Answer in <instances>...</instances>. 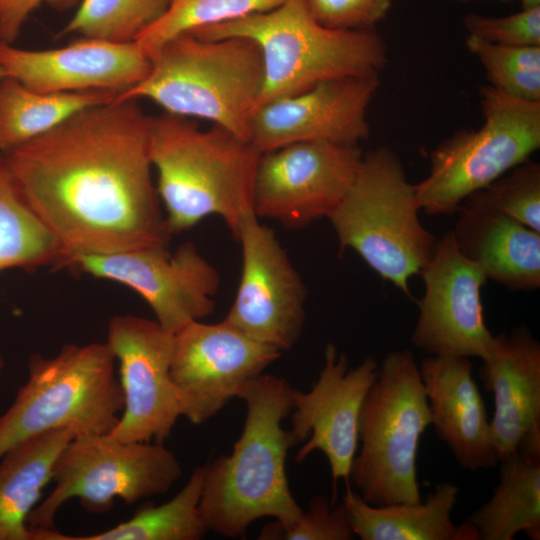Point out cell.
I'll list each match as a JSON object with an SVG mask.
<instances>
[{
  "label": "cell",
  "mask_w": 540,
  "mask_h": 540,
  "mask_svg": "<svg viewBox=\"0 0 540 540\" xmlns=\"http://www.w3.org/2000/svg\"><path fill=\"white\" fill-rule=\"evenodd\" d=\"M147 115L136 100L85 108L1 154L64 259L168 246L172 236L149 157Z\"/></svg>",
  "instance_id": "6da1fadb"
},
{
  "label": "cell",
  "mask_w": 540,
  "mask_h": 540,
  "mask_svg": "<svg viewBox=\"0 0 540 540\" xmlns=\"http://www.w3.org/2000/svg\"><path fill=\"white\" fill-rule=\"evenodd\" d=\"M293 389L283 377L263 373L238 389L246 407L241 435L230 455L204 464L199 510L208 531L234 538L263 517L289 527L301 516L286 474L295 444L282 427L292 412Z\"/></svg>",
  "instance_id": "7a4b0ae2"
},
{
  "label": "cell",
  "mask_w": 540,
  "mask_h": 540,
  "mask_svg": "<svg viewBox=\"0 0 540 540\" xmlns=\"http://www.w3.org/2000/svg\"><path fill=\"white\" fill-rule=\"evenodd\" d=\"M261 152L248 140L213 124L202 129L187 117L150 116L149 157L171 234L215 215L237 238L253 196Z\"/></svg>",
  "instance_id": "3957f363"
},
{
  "label": "cell",
  "mask_w": 540,
  "mask_h": 540,
  "mask_svg": "<svg viewBox=\"0 0 540 540\" xmlns=\"http://www.w3.org/2000/svg\"><path fill=\"white\" fill-rule=\"evenodd\" d=\"M149 57L147 76L117 100L148 99L167 113L209 120L250 141V119L264 82L262 54L253 40L183 33Z\"/></svg>",
  "instance_id": "277c9868"
},
{
  "label": "cell",
  "mask_w": 540,
  "mask_h": 540,
  "mask_svg": "<svg viewBox=\"0 0 540 540\" xmlns=\"http://www.w3.org/2000/svg\"><path fill=\"white\" fill-rule=\"evenodd\" d=\"M207 39L242 37L260 48L264 82L256 107L326 80L379 74L386 46L375 29H332L318 23L304 0L186 32Z\"/></svg>",
  "instance_id": "5b68a950"
},
{
  "label": "cell",
  "mask_w": 540,
  "mask_h": 540,
  "mask_svg": "<svg viewBox=\"0 0 540 540\" xmlns=\"http://www.w3.org/2000/svg\"><path fill=\"white\" fill-rule=\"evenodd\" d=\"M414 184L387 147L363 154L357 175L328 219L340 253L355 251L383 280L412 299L409 281L431 257L437 237L419 219Z\"/></svg>",
  "instance_id": "8992f818"
},
{
  "label": "cell",
  "mask_w": 540,
  "mask_h": 540,
  "mask_svg": "<svg viewBox=\"0 0 540 540\" xmlns=\"http://www.w3.org/2000/svg\"><path fill=\"white\" fill-rule=\"evenodd\" d=\"M115 362L106 342L66 344L53 357L31 355L26 382L0 416V458L55 429H70L75 437L110 433L123 410Z\"/></svg>",
  "instance_id": "52a82bcc"
},
{
  "label": "cell",
  "mask_w": 540,
  "mask_h": 540,
  "mask_svg": "<svg viewBox=\"0 0 540 540\" xmlns=\"http://www.w3.org/2000/svg\"><path fill=\"white\" fill-rule=\"evenodd\" d=\"M431 425L419 365L410 350L383 358L359 415L358 443L349 481L369 504L418 503L417 452Z\"/></svg>",
  "instance_id": "ba28073f"
},
{
  "label": "cell",
  "mask_w": 540,
  "mask_h": 540,
  "mask_svg": "<svg viewBox=\"0 0 540 540\" xmlns=\"http://www.w3.org/2000/svg\"><path fill=\"white\" fill-rule=\"evenodd\" d=\"M483 124L459 130L430 153L427 176L414 184L420 210L451 215L474 192L530 160L540 148V102L479 90Z\"/></svg>",
  "instance_id": "9c48e42d"
},
{
  "label": "cell",
  "mask_w": 540,
  "mask_h": 540,
  "mask_svg": "<svg viewBox=\"0 0 540 540\" xmlns=\"http://www.w3.org/2000/svg\"><path fill=\"white\" fill-rule=\"evenodd\" d=\"M176 455L162 442H126L109 433L75 437L54 467L51 493L31 511L33 532L54 530L59 509L73 498L89 513H105L114 499L127 505L165 494L181 478Z\"/></svg>",
  "instance_id": "30bf717a"
},
{
  "label": "cell",
  "mask_w": 540,
  "mask_h": 540,
  "mask_svg": "<svg viewBox=\"0 0 540 540\" xmlns=\"http://www.w3.org/2000/svg\"><path fill=\"white\" fill-rule=\"evenodd\" d=\"M65 266L133 289L150 306L155 320L173 334L215 311L221 282L217 269L191 242L179 245L173 253L163 245L79 255Z\"/></svg>",
  "instance_id": "8fae6325"
},
{
  "label": "cell",
  "mask_w": 540,
  "mask_h": 540,
  "mask_svg": "<svg viewBox=\"0 0 540 540\" xmlns=\"http://www.w3.org/2000/svg\"><path fill=\"white\" fill-rule=\"evenodd\" d=\"M363 157L358 145L300 142L261 153L253 210L302 227L328 218L350 189Z\"/></svg>",
  "instance_id": "7c38bea8"
},
{
  "label": "cell",
  "mask_w": 540,
  "mask_h": 540,
  "mask_svg": "<svg viewBox=\"0 0 540 540\" xmlns=\"http://www.w3.org/2000/svg\"><path fill=\"white\" fill-rule=\"evenodd\" d=\"M280 356L224 319L185 325L174 333L170 366L181 416L194 425L208 421Z\"/></svg>",
  "instance_id": "4fadbf2b"
},
{
  "label": "cell",
  "mask_w": 540,
  "mask_h": 540,
  "mask_svg": "<svg viewBox=\"0 0 540 540\" xmlns=\"http://www.w3.org/2000/svg\"><path fill=\"white\" fill-rule=\"evenodd\" d=\"M236 239L242 271L224 320L260 343L287 351L304 326L307 290L302 278L274 231L255 213L243 218Z\"/></svg>",
  "instance_id": "5bb4252c"
},
{
  "label": "cell",
  "mask_w": 540,
  "mask_h": 540,
  "mask_svg": "<svg viewBox=\"0 0 540 540\" xmlns=\"http://www.w3.org/2000/svg\"><path fill=\"white\" fill-rule=\"evenodd\" d=\"M424 294L411 333L412 344L427 355L489 358L498 343L485 324L481 290L487 278L445 232L421 269Z\"/></svg>",
  "instance_id": "9a60e30c"
},
{
  "label": "cell",
  "mask_w": 540,
  "mask_h": 540,
  "mask_svg": "<svg viewBox=\"0 0 540 540\" xmlns=\"http://www.w3.org/2000/svg\"><path fill=\"white\" fill-rule=\"evenodd\" d=\"M173 333L156 320L124 314L108 322L107 341L119 363L123 410L111 436L162 442L181 417L170 377Z\"/></svg>",
  "instance_id": "2e32d148"
},
{
  "label": "cell",
  "mask_w": 540,
  "mask_h": 540,
  "mask_svg": "<svg viewBox=\"0 0 540 540\" xmlns=\"http://www.w3.org/2000/svg\"><path fill=\"white\" fill-rule=\"evenodd\" d=\"M378 369L371 356L349 369L346 354L327 343L317 381L307 392L293 389L288 431L295 445L305 442L296 454V462L301 463L312 452L321 451L329 463L334 489L340 479L350 482L358 447L359 415Z\"/></svg>",
  "instance_id": "e0dca14e"
},
{
  "label": "cell",
  "mask_w": 540,
  "mask_h": 540,
  "mask_svg": "<svg viewBox=\"0 0 540 540\" xmlns=\"http://www.w3.org/2000/svg\"><path fill=\"white\" fill-rule=\"evenodd\" d=\"M379 85V74L340 77L259 105L249 140L261 153L300 142L358 145L369 136L366 113Z\"/></svg>",
  "instance_id": "ac0fdd59"
},
{
  "label": "cell",
  "mask_w": 540,
  "mask_h": 540,
  "mask_svg": "<svg viewBox=\"0 0 540 540\" xmlns=\"http://www.w3.org/2000/svg\"><path fill=\"white\" fill-rule=\"evenodd\" d=\"M5 76L44 93L108 91L117 96L149 73L150 57L136 42L82 38L65 47L28 50L0 41Z\"/></svg>",
  "instance_id": "d6986e66"
},
{
  "label": "cell",
  "mask_w": 540,
  "mask_h": 540,
  "mask_svg": "<svg viewBox=\"0 0 540 540\" xmlns=\"http://www.w3.org/2000/svg\"><path fill=\"white\" fill-rule=\"evenodd\" d=\"M467 357L429 355L419 364L431 424L458 464L469 471L494 467L497 458L484 399Z\"/></svg>",
  "instance_id": "ffe728a7"
},
{
  "label": "cell",
  "mask_w": 540,
  "mask_h": 540,
  "mask_svg": "<svg viewBox=\"0 0 540 540\" xmlns=\"http://www.w3.org/2000/svg\"><path fill=\"white\" fill-rule=\"evenodd\" d=\"M497 337L496 349L482 360L479 378L493 394L490 426L500 461L540 427V343L523 325Z\"/></svg>",
  "instance_id": "44dd1931"
},
{
  "label": "cell",
  "mask_w": 540,
  "mask_h": 540,
  "mask_svg": "<svg viewBox=\"0 0 540 540\" xmlns=\"http://www.w3.org/2000/svg\"><path fill=\"white\" fill-rule=\"evenodd\" d=\"M456 213L457 247L487 280L513 292L540 287L539 232L471 196Z\"/></svg>",
  "instance_id": "7402d4cb"
},
{
  "label": "cell",
  "mask_w": 540,
  "mask_h": 540,
  "mask_svg": "<svg viewBox=\"0 0 540 540\" xmlns=\"http://www.w3.org/2000/svg\"><path fill=\"white\" fill-rule=\"evenodd\" d=\"M459 488L442 482L418 503L374 506L346 483L343 503L354 535L362 540H479L473 525L451 518Z\"/></svg>",
  "instance_id": "603a6c76"
},
{
  "label": "cell",
  "mask_w": 540,
  "mask_h": 540,
  "mask_svg": "<svg viewBox=\"0 0 540 540\" xmlns=\"http://www.w3.org/2000/svg\"><path fill=\"white\" fill-rule=\"evenodd\" d=\"M499 462L500 480L491 498L466 522L475 527L479 540H513L519 532L539 540L540 427Z\"/></svg>",
  "instance_id": "cb8c5ba5"
},
{
  "label": "cell",
  "mask_w": 540,
  "mask_h": 540,
  "mask_svg": "<svg viewBox=\"0 0 540 540\" xmlns=\"http://www.w3.org/2000/svg\"><path fill=\"white\" fill-rule=\"evenodd\" d=\"M75 434L67 428L29 437L0 458V540H31L27 519L52 481L55 463Z\"/></svg>",
  "instance_id": "d4e9b609"
},
{
  "label": "cell",
  "mask_w": 540,
  "mask_h": 540,
  "mask_svg": "<svg viewBox=\"0 0 540 540\" xmlns=\"http://www.w3.org/2000/svg\"><path fill=\"white\" fill-rule=\"evenodd\" d=\"M108 91L44 93L17 79L0 78V154L50 131L75 113L114 100Z\"/></svg>",
  "instance_id": "484cf974"
},
{
  "label": "cell",
  "mask_w": 540,
  "mask_h": 540,
  "mask_svg": "<svg viewBox=\"0 0 540 540\" xmlns=\"http://www.w3.org/2000/svg\"><path fill=\"white\" fill-rule=\"evenodd\" d=\"M205 466L193 470L183 488L169 501L145 505L127 521L86 536H69L58 530L47 540H199L207 532L199 503Z\"/></svg>",
  "instance_id": "4316f807"
},
{
  "label": "cell",
  "mask_w": 540,
  "mask_h": 540,
  "mask_svg": "<svg viewBox=\"0 0 540 540\" xmlns=\"http://www.w3.org/2000/svg\"><path fill=\"white\" fill-rule=\"evenodd\" d=\"M56 239L27 203L0 154V272L62 266Z\"/></svg>",
  "instance_id": "83f0119b"
},
{
  "label": "cell",
  "mask_w": 540,
  "mask_h": 540,
  "mask_svg": "<svg viewBox=\"0 0 540 540\" xmlns=\"http://www.w3.org/2000/svg\"><path fill=\"white\" fill-rule=\"evenodd\" d=\"M170 0H82L61 35L135 42L167 11Z\"/></svg>",
  "instance_id": "f1b7e54d"
},
{
  "label": "cell",
  "mask_w": 540,
  "mask_h": 540,
  "mask_svg": "<svg viewBox=\"0 0 540 540\" xmlns=\"http://www.w3.org/2000/svg\"><path fill=\"white\" fill-rule=\"evenodd\" d=\"M286 0H170L164 15L135 41L150 56L168 40L197 28L270 11Z\"/></svg>",
  "instance_id": "f546056e"
},
{
  "label": "cell",
  "mask_w": 540,
  "mask_h": 540,
  "mask_svg": "<svg viewBox=\"0 0 540 540\" xmlns=\"http://www.w3.org/2000/svg\"><path fill=\"white\" fill-rule=\"evenodd\" d=\"M465 45L489 86L518 100L540 102V46L496 45L470 35Z\"/></svg>",
  "instance_id": "4dcf8cb0"
},
{
  "label": "cell",
  "mask_w": 540,
  "mask_h": 540,
  "mask_svg": "<svg viewBox=\"0 0 540 540\" xmlns=\"http://www.w3.org/2000/svg\"><path fill=\"white\" fill-rule=\"evenodd\" d=\"M470 196L540 233L539 163L528 160Z\"/></svg>",
  "instance_id": "1f68e13d"
},
{
  "label": "cell",
  "mask_w": 540,
  "mask_h": 540,
  "mask_svg": "<svg viewBox=\"0 0 540 540\" xmlns=\"http://www.w3.org/2000/svg\"><path fill=\"white\" fill-rule=\"evenodd\" d=\"M259 539L350 540L354 533L344 503L334 506L317 495L292 525L281 527L274 521L262 529Z\"/></svg>",
  "instance_id": "d6a6232c"
},
{
  "label": "cell",
  "mask_w": 540,
  "mask_h": 540,
  "mask_svg": "<svg viewBox=\"0 0 540 540\" xmlns=\"http://www.w3.org/2000/svg\"><path fill=\"white\" fill-rule=\"evenodd\" d=\"M468 35L503 46H540V7L503 16L469 13L464 17Z\"/></svg>",
  "instance_id": "836d02e7"
},
{
  "label": "cell",
  "mask_w": 540,
  "mask_h": 540,
  "mask_svg": "<svg viewBox=\"0 0 540 540\" xmlns=\"http://www.w3.org/2000/svg\"><path fill=\"white\" fill-rule=\"evenodd\" d=\"M321 25L332 29H374L389 12L392 0H304Z\"/></svg>",
  "instance_id": "e575fe53"
},
{
  "label": "cell",
  "mask_w": 540,
  "mask_h": 540,
  "mask_svg": "<svg viewBox=\"0 0 540 540\" xmlns=\"http://www.w3.org/2000/svg\"><path fill=\"white\" fill-rule=\"evenodd\" d=\"M78 0H0V41L13 44L30 16L42 3L63 11Z\"/></svg>",
  "instance_id": "d590c367"
},
{
  "label": "cell",
  "mask_w": 540,
  "mask_h": 540,
  "mask_svg": "<svg viewBox=\"0 0 540 540\" xmlns=\"http://www.w3.org/2000/svg\"><path fill=\"white\" fill-rule=\"evenodd\" d=\"M521 9L528 10L540 7V0H520Z\"/></svg>",
  "instance_id": "8d00e7d4"
},
{
  "label": "cell",
  "mask_w": 540,
  "mask_h": 540,
  "mask_svg": "<svg viewBox=\"0 0 540 540\" xmlns=\"http://www.w3.org/2000/svg\"><path fill=\"white\" fill-rule=\"evenodd\" d=\"M3 368H4V359L2 355L0 354V377L2 375Z\"/></svg>",
  "instance_id": "74e56055"
},
{
  "label": "cell",
  "mask_w": 540,
  "mask_h": 540,
  "mask_svg": "<svg viewBox=\"0 0 540 540\" xmlns=\"http://www.w3.org/2000/svg\"><path fill=\"white\" fill-rule=\"evenodd\" d=\"M2 77H5V72H4L3 68L0 65V78H2Z\"/></svg>",
  "instance_id": "f35d334b"
},
{
  "label": "cell",
  "mask_w": 540,
  "mask_h": 540,
  "mask_svg": "<svg viewBox=\"0 0 540 540\" xmlns=\"http://www.w3.org/2000/svg\"><path fill=\"white\" fill-rule=\"evenodd\" d=\"M456 1H459V2H468V1H472V0H456ZM500 1H509V0H500Z\"/></svg>",
  "instance_id": "ab89813d"
}]
</instances>
